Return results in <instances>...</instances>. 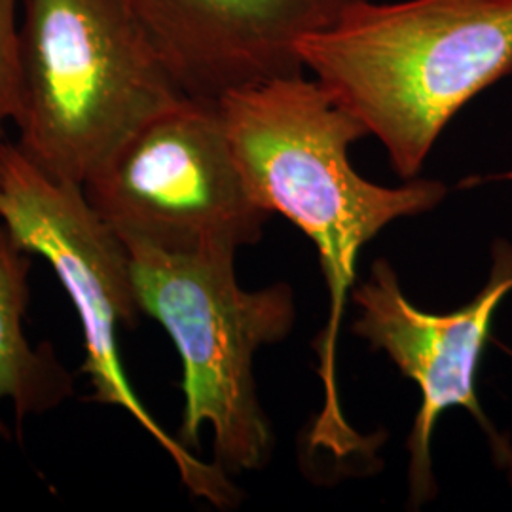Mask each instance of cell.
I'll list each match as a JSON object with an SVG mask.
<instances>
[{
	"instance_id": "cell-6",
	"label": "cell",
	"mask_w": 512,
	"mask_h": 512,
	"mask_svg": "<svg viewBox=\"0 0 512 512\" xmlns=\"http://www.w3.org/2000/svg\"><path fill=\"white\" fill-rule=\"evenodd\" d=\"M84 194L124 243L162 251H234L262 238L219 101L183 97L137 129Z\"/></svg>"
},
{
	"instance_id": "cell-9",
	"label": "cell",
	"mask_w": 512,
	"mask_h": 512,
	"mask_svg": "<svg viewBox=\"0 0 512 512\" xmlns=\"http://www.w3.org/2000/svg\"><path fill=\"white\" fill-rule=\"evenodd\" d=\"M33 256L0 222V404H12L19 423L52 412L74 393L73 374L50 344L31 346L23 330Z\"/></svg>"
},
{
	"instance_id": "cell-1",
	"label": "cell",
	"mask_w": 512,
	"mask_h": 512,
	"mask_svg": "<svg viewBox=\"0 0 512 512\" xmlns=\"http://www.w3.org/2000/svg\"><path fill=\"white\" fill-rule=\"evenodd\" d=\"M219 107L253 200L270 215L291 220L319 253L330 313L317 342L325 401L311 431V446L344 458L365 446L342 414L336 387L338 332L357 258L393 220L437 207L446 186L425 179L380 186L363 179L349 164L348 150L368 131L304 73L226 93Z\"/></svg>"
},
{
	"instance_id": "cell-2",
	"label": "cell",
	"mask_w": 512,
	"mask_h": 512,
	"mask_svg": "<svg viewBox=\"0 0 512 512\" xmlns=\"http://www.w3.org/2000/svg\"><path fill=\"white\" fill-rule=\"evenodd\" d=\"M296 54L410 181L459 110L512 74V0H361Z\"/></svg>"
},
{
	"instance_id": "cell-10",
	"label": "cell",
	"mask_w": 512,
	"mask_h": 512,
	"mask_svg": "<svg viewBox=\"0 0 512 512\" xmlns=\"http://www.w3.org/2000/svg\"><path fill=\"white\" fill-rule=\"evenodd\" d=\"M19 2L21 0H0V112L14 124L21 114Z\"/></svg>"
},
{
	"instance_id": "cell-13",
	"label": "cell",
	"mask_w": 512,
	"mask_h": 512,
	"mask_svg": "<svg viewBox=\"0 0 512 512\" xmlns=\"http://www.w3.org/2000/svg\"><path fill=\"white\" fill-rule=\"evenodd\" d=\"M0 435H6V425L0 421Z\"/></svg>"
},
{
	"instance_id": "cell-11",
	"label": "cell",
	"mask_w": 512,
	"mask_h": 512,
	"mask_svg": "<svg viewBox=\"0 0 512 512\" xmlns=\"http://www.w3.org/2000/svg\"><path fill=\"white\" fill-rule=\"evenodd\" d=\"M492 437V446H494L495 458L499 459L509 475L512 484V446L509 440L497 437V433L490 435Z\"/></svg>"
},
{
	"instance_id": "cell-8",
	"label": "cell",
	"mask_w": 512,
	"mask_h": 512,
	"mask_svg": "<svg viewBox=\"0 0 512 512\" xmlns=\"http://www.w3.org/2000/svg\"><path fill=\"white\" fill-rule=\"evenodd\" d=\"M184 95L226 93L304 73L296 42L361 0H124Z\"/></svg>"
},
{
	"instance_id": "cell-5",
	"label": "cell",
	"mask_w": 512,
	"mask_h": 512,
	"mask_svg": "<svg viewBox=\"0 0 512 512\" xmlns=\"http://www.w3.org/2000/svg\"><path fill=\"white\" fill-rule=\"evenodd\" d=\"M0 222L23 249L42 256L78 313L84 334L82 374L93 403L128 412L175 463L188 492L217 509L238 505L236 484L219 463H207L169 435L131 387L120 330L143 313L137 302L128 245L97 215L80 184L38 169L14 143L0 158Z\"/></svg>"
},
{
	"instance_id": "cell-7",
	"label": "cell",
	"mask_w": 512,
	"mask_h": 512,
	"mask_svg": "<svg viewBox=\"0 0 512 512\" xmlns=\"http://www.w3.org/2000/svg\"><path fill=\"white\" fill-rule=\"evenodd\" d=\"M512 291V243L497 241L490 279L467 306L450 313H427L404 296L391 264L380 258L370 279L353 291L359 317L353 332L382 349L406 378L420 387L421 404L408 437L410 497L414 505L435 494L431 437L442 412L461 406L494 435L478 395L476 372L490 338L497 306Z\"/></svg>"
},
{
	"instance_id": "cell-4",
	"label": "cell",
	"mask_w": 512,
	"mask_h": 512,
	"mask_svg": "<svg viewBox=\"0 0 512 512\" xmlns=\"http://www.w3.org/2000/svg\"><path fill=\"white\" fill-rule=\"evenodd\" d=\"M126 245L139 308L164 327L183 363L177 439L194 452L209 425L215 463L228 475L258 471L270 458L272 431L256 395L253 359L293 329V289H241L234 251Z\"/></svg>"
},
{
	"instance_id": "cell-12",
	"label": "cell",
	"mask_w": 512,
	"mask_h": 512,
	"mask_svg": "<svg viewBox=\"0 0 512 512\" xmlns=\"http://www.w3.org/2000/svg\"><path fill=\"white\" fill-rule=\"evenodd\" d=\"M6 122H8V120H6V118H4V114L0 112V158H2L4 145L8 143V141H6V128H4V126H6Z\"/></svg>"
},
{
	"instance_id": "cell-3",
	"label": "cell",
	"mask_w": 512,
	"mask_h": 512,
	"mask_svg": "<svg viewBox=\"0 0 512 512\" xmlns=\"http://www.w3.org/2000/svg\"><path fill=\"white\" fill-rule=\"evenodd\" d=\"M19 150L84 186L184 95L124 0H21Z\"/></svg>"
}]
</instances>
